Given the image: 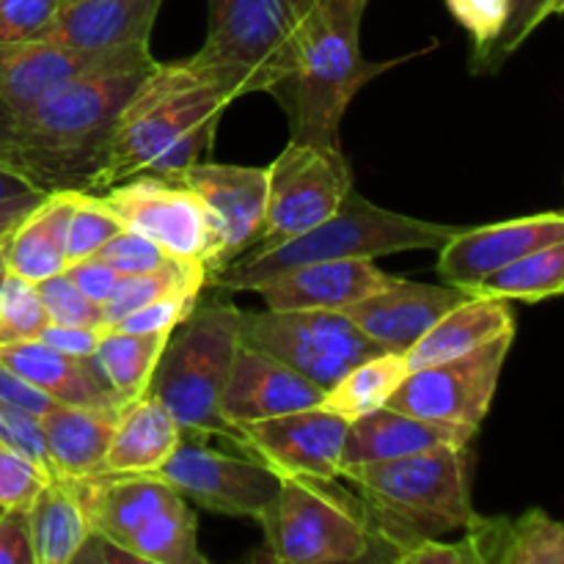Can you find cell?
Here are the masks:
<instances>
[{"label":"cell","instance_id":"cell-1","mask_svg":"<svg viewBox=\"0 0 564 564\" xmlns=\"http://www.w3.org/2000/svg\"><path fill=\"white\" fill-rule=\"evenodd\" d=\"M154 64L152 50L143 47L31 108H0V160L44 193H86L121 108Z\"/></svg>","mask_w":564,"mask_h":564},{"label":"cell","instance_id":"cell-2","mask_svg":"<svg viewBox=\"0 0 564 564\" xmlns=\"http://www.w3.org/2000/svg\"><path fill=\"white\" fill-rule=\"evenodd\" d=\"M229 105V94L191 58L158 61L121 108L86 193H105L135 174L176 176L202 163Z\"/></svg>","mask_w":564,"mask_h":564},{"label":"cell","instance_id":"cell-3","mask_svg":"<svg viewBox=\"0 0 564 564\" xmlns=\"http://www.w3.org/2000/svg\"><path fill=\"white\" fill-rule=\"evenodd\" d=\"M367 6L369 0H308L295 31L290 75L273 91L290 119V141L339 149L352 97L391 66L361 55Z\"/></svg>","mask_w":564,"mask_h":564},{"label":"cell","instance_id":"cell-4","mask_svg":"<svg viewBox=\"0 0 564 564\" xmlns=\"http://www.w3.org/2000/svg\"><path fill=\"white\" fill-rule=\"evenodd\" d=\"M341 477L358 490L372 538L389 549L391 560L424 538L463 532L477 516L468 444L347 466Z\"/></svg>","mask_w":564,"mask_h":564},{"label":"cell","instance_id":"cell-5","mask_svg":"<svg viewBox=\"0 0 564 564\" xmlns=\"http://www.w3.org/2000/svg\"><path fill=\"white\" fill-rule=\"evenodd\" d=\"M460 229L463 226L433 224V220L391 213L350 191L323 224L281 246L251 248L207 281L220 290L253 292L264 281L312 262L378 259L402 251H441Z\"/></svg>","mask_w":564,"mask_h":564},{"label":"cell","instance_id":"cell-6","mask_svg":"<svg viewBox=\"0 0 564 564\" xmlns=\"http://www.w3.org/2000/svg\"><path fill=\"white\" fill-rule=\"evenodd\" d=\"M240 341V308L235 303H196L171 334L149 391L169 408L185 435L224 438L251 455L246 430L224 416V391Z\"/></svg>","mask_w":564,"mask_h":564},{"label":"cell","instance_id":"cell-7","mask_svg":"<svg viewBox=\"0 0 564 564\" xmlns=\"http://www.w3.org/2000/svg\"><path fill=\"white\" fill-rule=\"evenodd\" d=\"M308 0H209L207 39L191 55L231 102L273 94L292 66V44Z\"/></svg>","mask_w":564,"mask_h":564},{"label":"cell","instance_id":"cell-8","mask_svg":"<svg viewBox=\"0 0 564 564\" xmlns=\"http://www.w3.org/2000/svg\"><path fill=\"white\" fill-rule=\"evenodd\" d=\"M336 479L284 477L281 490L257 518L264 545L281 564H350L372 551V529L361 501H352Z\"/></svg>","mask_w":564,"mask_h":564},{"label":"cell","instance_id":"cell-9","mask_svg":"<svg viewBox=\"0 0 564 564\" xmlns=\"http://www.w3.org/2000/svg\"><path fill=\"white\" fill-rule=\"evenodd\" d=\"M240 339L270 352L325 391L358 361L383 352L352 325V319L323 308L240 312Z\"/></svg>","mask_w":564,"mask_h":564},{"label":"cell","instance_id":"cell-10","mask_svg":"<svg viewBox=\"0 0 564 564\" xmlns=\"http://www.w3.org/2000/svg\"><path fill=\"white\" fill-rule=\"evenodd\" d=\"M350 191L352 174L341 147L290 141L268 165V213L253 248L281 246L314 229L336 213Z\"/></svg>","mask_w":564,"mask_h":564},{"label":"cell","instance_id":"cell-11","mask_svg":"<svg viewBox=\"0 0 564 564\" xmlns=\"http://www.w3.org/2000/svg\"><path fill=\"white\" fill-rule=\"evenodd\" d=\"M97 196H102L124 229L149 237L169 257L198 259L213 270L218 235L202 198L180 180L135 174Z\"/></svg>","mask_w":564,"mask_h":564},{"label":"cell","instance_id":"cell-12","mask_svg":"<svg viewBox=\"0 0 564 564\" xmlns=\"http://www.w3.org/2000/svg\"><path fill=\"white\" fill-rule=\"evenodd\" d=\"M512 339H516V330L496 336L488 345L477 347L460 358L413 369L402 380L400 389L391 394L386 408L411 413V416L433 419V422L479 430L490 405H494Z\"/></svg>","mask_w":564,"mask_h":564},{"label":"cell","instance_id":"cell-13","mask_svg":"<svg viewBox=\"0 0 564 564\" xmlns=\"http://www.w3.org/2000/svg\"><path fill=\"white\" fill-rule=\"evenodd\" d=\"M158 474L202 510L253 521L262 516L284 482L279 471L257 457L226 455L187 438H182L171 460Z\"/></svg>","mask_w":564,"mask_h":564},{"label":"cell","instance_id":"cell-14","mask_svg":"<svg viewBox=\"0 0 564 564\" xmlns=\"http://www.w3.org/2000/svg\"><path fill=\"white\" fill-rule=\"evenodd\" d=\"M191 187L207 207L218 235V257L209 275L257 246L268 213V169L257 165L196 163L171 176Z\"/></svg>","mask_w":564,"mask_h":564},{"label":"cell","instance_id":"cell-15","mask_svg":"<svg viewBox=\"0 0 564 564\" xmlns=\"http://www.w3.org/2000/svg\"><path fill=\"white\" fill-rule=\"evenodd\" d=\"M248 452L281 477L339 479L350 422L323 405L246 424Z\"/></svg>","mask_w":564,"mask_h":564},{"label":"cell","instance_id":"cell-16","mask_svg":"<svg viewBox=\"0 0 564 564\" xmlns=\"http://www.w3.org/2000/svg\"><path fill=\"white\" fill-rule=\"evenodd\" d=\"M556 240H564V213H540L460 229L438 251V273L446 284L468 290L496 270Z\"/></svg>","mask_w":564,"mask_h":564},{"label":"cell","instance_id":"cell-17","mask_svg":"<svg viewBox=\"0 0 564 564\" xmlns=\"http://www.w3.org/2000/svg\"><path fill=\"white\" fill-rule=\"evenodd\" d=\"M149 44L121 50H77L69 44L50 42H0V108L25 110L69 83L91 75L99 66L127 58Z\"/></svg>","mask_w":564,"mask_h":564},{"label":"cell","instance_id":"cell-18","mask_svg":"<svg viewBox=\"0 0 564 564\" xmlns=\"http://www.w3.org/2000/svg\"><path fill=\"white\" fill-rule=\"evenodd\" d=\"M64 482L80 505L88 529L124 551L152 518L185 499L160 474H91Z\"/></svg>","mask_w":564,"mask_h":564},{"label":"cell","instance_id":"cell-19","mask_svg":"<svg viewBox=\"0 0 564 564\" xmlns=\"http://www.w3.org/2000/svg\"><path fill=\"white\" fill-rule=\"evenodd\" d=\"M466 297V292L452 284L438 286L397 279L391 286L352 303L341 314L352 319V325L380 350L405 356L449 308Z\"/></svg>","mask_w":564,"mask_h":564},{"label":"cell","instance_id":"cell-20","mask_svg":"<svg viewBox=\"0 0 564 564\" xmlns=\"http://www.w3.org/2000/svg\"><path fill=\"white\" fill-rule=\"evenodd\" d=\"M325 389L284 361L240 341L224 391V416L237 427L323 405Z\"/></svg>","mask_w":564,"mask_h":564},{"label":"cell","instance_id":"cell-21","mask_svg":"<svg viewBox=\"0 0 564 564\" xmlns=\"http://www.w3.org/2000/svg\"><path fill=\"white\" fill-rule=\"evenodd\" d=\"M394 281L397 275L383 273L375 259H336V262L292 268L259 284L253 292H259L264 306L275 312H295V308L345 312L347 306L386 290Z\"/></svg>","mask_w":564,"mask_h":564},{"label":"cell","instance_id":"cell-22","mask_svg":"<svg viewBox=\"0 0 564 564\" xmlns=\"http://www.w3.org/2000/svg\"><path fill=\"white\" fill-rule=\"evenodd\" d=\"M474 433L477 430L460 427V424L433 422V419L411 416V413L394 411V408H378V411L350 422L341 468L422 455V452L441 449V446H466L471 444Z\"/></svg>","mask_w":564,"mask_h":564},{"label":"cell","instance_id":"cell-23","mask_svg":"<svg viewBox=\"0 0 564 564\" xmlns=\"http://www.w3.org/2000/svg\"><path fill=\"white\" fill-rule=\"evenodd\" d=\"M163 0H64L50 42L77 50H121L149 44Z\"/></svg>","mask_w":564,"mask_h":564},{"label":"cell","instance_id":"cell-24","mask_svg":"<svg viewBox=\"0 0 564 564\" xmlns=\"http://www.w3.org/2000/svg\"><path fill=\"white\" fill-rule=\"evenodd\" d=\"M119 405H55L39 419L55 477L102 474L105 455L119 422Z\"/></svg>","mask_w":564,"mask_h":564},{"label":"cell","instance_id":"cell-25","mask_svg":"<svg viewBox=\"0 0 564 564\" xmlns=\"http://www.w3.org/2000/svg\"><path fill=\"white\" fill-rule=\"evenodd\" d=\"M185 438L169 408L149 391L121 405L102 474H158Z\"/></svg>","mask_w":564,"mask_h":564},{"label":"cell","instance_id":"cell-26","mask_svg":"<svg viewBox=\"0 0 564 564\" xmlns=\"http://www.w3.org/2000/svg\"><path fill=\"white\" fill-rule=\"evenodd\" d=\"M477 564H564V521L545 510L521 518H482L463 529Z\"/></svg>","mask_w":564,"mask_h":564},{"label":"cell","instance_id":"cell-27","mask_svg":"<svg viewBox=\"0 0 564 564\" xmlns=\"http://www.w3.org/2000/svg\"><path fill=\"white\" fill-rule=\"evenodd\" d=\"M0 364L61 405H119L91 358L64 356L42 339L0 345Z\"/></svg>","mask_w":564,"mask_h":564},{"label":"cell","instance_id":"cell-28","mask_svg":"<svg viewBox=\"0 0 564 564\" xmlns=\"http://www.w3.org/2000/svg\"><path fill=\"white\" fill-rule=\"evenodd\" d=\"M75 191H50L42 202L6 235L3 264L11 273L42 284L66 270V226Z\"/></svg>","mask_w":564,"mask_h":564},{"label":"cell","instance_id":"cell-29","mask_svg":"<svg viewBox=\"0 0 564 564\" xmlns=\"http://www.w3.org/2000/svg\"><path fill=\"white\" fill-rule=\"evenodd\" d=\"M516 330V317L507 301L494 297H471L457 303L455 308L444 314L411 350L405 352L408 369L433 367V364L452 361L477 347L488 345L496 336H505Z\"/></svg>","mask_w":564,"mask_h":564},{"label":"cell","instance_id":"cell-30","mask_svg":"<svg viewBox=\"0 0 564 564\" xmlns=\"http://www.w3.org/2000/svg\"><path fill=\"white\" fill-rule=\"evenodd\" d=\"M33 564H72L88 540L86 516L61 477H50L25 510Z\"/></svg>","mask_w":564,"mask_h":564},{"label":"cell","instance_id":"cell-31","mask_svg":"<svg viewBox=\"0 0 564 564\" xmlns=\"http://www.w3.org/2000/svg\"><path fill=\"white\" fill-rule=\"evenodd\" d=\"M171 334H130V330L108 328L91 356L94 369L119 405L149 394L154 369L163 358Z\"/></svg>","mask_w":564,"mask_h":564},{"label":"cell","instance_id":"cell-32","mask_svg":"<svg viewBox=\"0 0 564 564\" xmlns=\"http://www.w3.org/2000/svg\"><path fill=\"white\" fill-rule=\"evenodd\" d=\"M405 356L400 352H375V356L364 358L356 367L347 369L323 397L325 411H334L345 416L347 422L367 416V413L386 408L402 380L408 378Z\"/></svg>","mask_w":564,"mask_h":564},{"label":"cell","instance_id":"cell-33","mask_svg":"<svg viewBox=\"0 0 564 564\" xmlns=\"http://www.w3.org/2000/svg\"><path fill=\"white\" fill-rule=\"evenodd\" d=\"M471 297H494V301L540 303L564 295V240L538 248L518 262L496 270L479 284L463 290Z\"/></svg>","mask_w":564,"mask_h":564},{"label":"cell","instance_id":"cell-34","mask_svg":"<svg viewBox=\"0 0 564 564\" xmlns=\"http://www.w3.org/2000/svg\"><path fill=\"white\" fill-rule=\"evenodd\" d=\"M207 264L198 262V259L180 257H169L160 268L147 270V273L121 275L113 297L105 303L108 328H113L121 317H127L135 308L147 306V303L163 301V297L198 295L204 290V284H207Z\"/></svg>","mask_w":564,"mask_h":564},{"label":"cell","instance_id":"cell-35","mask_svg":"<svg viewBox=\"0 0 564 564\" xmlns=\"http://www.w3.org/2000/svg\"><path fill=\"white\" fill-rule=\"evenodd\" d=\"M127 551L138 562L147 564H204L207 560L198 551V523L191 501L169 507L147 523L135 538L127 543Z\"/></svg>","mask_w":564,"mask_h":564},{"label":"cell","instance_id":"cell-36","mask_svg":"<svg viewBox=\"0 0 564 564\" xmlns=\"http://www.w3.org/2000/svg\"><path fill=\"white\" fill-rule=\"evenodd\" d=\"M47 325L39 284L11 273L9 268L0 270V345L39 339Z\"/></svg>","mask_w":564,"mask_h":564},{"label":"cell","instance_id":"cell-37","mask_svg":"<svg viewBox=\"0 0 564 564\" xmlns=\"http://www.w3.org/2000/svg\"><path fill=\"white\" fill-rule=\"evenodd\" d=\"M124 229L97 193L75 191L69 226H66V268L94 257L110 237Z\"/></svg>","mask_w":564,"mask_h":564},{"label":"cell","instance_id":"cell-38","mask_svg":"<svg viewBox=\"0 0 564 564\" xmlns=\"http://www.w3.org/2000/svg\"><path fill=\"white\" fill-rule=\"evenodd\" d=\"M551 0H510V17L507 25L494 42L485 50H477L471 61L474 72H496L501 69L507 58L527 42L534 33V28L543 20H549Z\"/></svg>","mask_w":564,"mask_h":564},{"label":"cell","instance_id":"cell-39","mask_svg":"<svg viewBox=\"0 0 564 564\" xmlns=\"http://www.w3.org/2000/svg\"><path fill=\"white\" fill-rule=\"evenodd\" d=\"M44 312H47L50 325H83V328H108L102 303L83 295L66 273L53 275V279L39 284Z\"/></svg>","mask_w":564,"mask_h":564},{"label":"cell","instance_id":"cell-40","mask_svg":"<svg viewBox=\"0 0 564 564\" xmlns=\"http://www.w3.org/2000/svg\"><path fill=\"white\" fill-rule=\"evenodd\" d=\"M64 0H0V42H39L47 39Z\"/></svg>","mask_w":564,"mask_h":564},{"label":"cell","instance_id":"cell-41","mask_svg":"<svg viewBox=\"0 0 564 564\" xmlns=\"http://www.w3.org/2000/svg\"><path fill=\"white\" fill-rule=\"evenodd\" d=\"M50 474L42 466L0 441V510H22L31 507Z\"/></svg>","mask_w":564,"mask_h":564},{"label":"cell","instance_id":"cell-42","mask_svg":"<svg viewBox=\"0 0 564 564\" xmlns=\"http://www.w3.org/2000/svg\"><path fill=\"white\" fill-rule=\"evenodd\" d=\"M91 259L108 264V268L119 275H135L160 268V264L169 259V253H165L158 242L149 240V237L130 229H121L119 235L110 237Z\"/></svg>","mask_w":564,"mask_h":564},{"label":"cell","instance_id":"cell-43","mask_svg":"<svg viewBox=\"0 0 564 564\" xmlns=\"http://www.w3.org/2000/svg\"><path fill=\"white\" fill-rule=\"evenodd\" d=\"M449 14L471 33L474 53L485 50L507 25L510 0H446Z\"/></svg>","mask_w":564,"mask_h":564},{"label":"cell","instance_id":"cell-44","mask_svg":"<svg viewBox=\"0 0 564 564\" xmlns=\"http://www.w3.org/2000/svg\"><path fill=\"white\" fill-rule=\"evenodd\" d=\"M198 295H180V297H163V301L147 303V306L135 308L127 317H121L113 328L130 330V334H174L187 314L196 308Z\"/></svg>","mask_w":564,"mask_h":564},{"label":"cell","instance_id":"cell-45","mask_svg":"<svg viewBox=\"0 0 564 564\" xmlns=\"http://www.w3.org/2000/svg\"><path fill=\"white\" fill-rule=\"evenodd\" d=\"M0 405L17 408V411L31 413V416L42 419L44 413L53 411L58 402L50 400L44 391H39L36 386L28 383L25 378H20L17 372H11L6 364H0Z\"/></svg>","mask_w":564,"mask_h":564},{"label":"cell","instance_id":"cell-46","mask_svg":"<svg viewBox=\"0 0 564 564\" xmlns=\"http://www.w3.org/2000/svg\"><path fill=\"white\" fill-rule=\"evenodd\" d=\"M397 564H477L466 538L463 543H441L438 538H424L408 545L394 556Z\"/></svg>","mask_w":564,"mask_h":564},{"label":"cell","instance_id":"cell-47","mask_svg":"<svg viewBox=\"0 0 564 564\" xmlns=\"http://www.w3.org/2000/svg\"><path fill=\"white\" fill-rule=\"evenodd\" d=\"M64 273L69 275L72 284H75L83 295L91 297V301H97V303H102V306L110 301V297H113L116 286H119V279H121V275L113 273L108 264L97 262V259H91V257L83 259V262L69 264Z\"/></svg>","mask_w":564,"mask_h":564},{"label":"cell","instance_id":"cell-48","mask_svg":"<svg viewBox=\"0 0 564 564\" xmlns=\"http://www.w3.org/2000/svg\"><path fill=\"white\" fill-rule=\"evenodd\" d=\"M108 328H83V325H47L39 339L72 358H91L97 352L99 339Z\"/></svg>","mask_w":564,"mask_h":564},{"label":"cell","instance_id":"cell-49","mask_svg":"<svg viewBox=\"0 0 564 564\" xmlns=\"http://www.w3.org/2000/svg\"><path fill=\"white\" fill-rule=\"evenodd\" d=\"M0 564H33L22 510H0Z\"/></svg>","mask_w":564,"mask_h":564},{"label":"cell","instance_id":"cell-50","mask_svg":"<svg viewBox=\"0 0 564 564\" xmlns=\"http://www.w3.org/2000/svg\"><path fill=\"white\" fill-rule=\"evenodd\" d=\"M42 198H44V191H28V193H22V196L0 202V237L9 235V231L14 229V226L20 224V220L25 218V215L31 213L39 202H42Z\"/></svg>","mask_w":564,"mask_h":564},{"label":"cell","instance_id":"cell-51","mask_svg":"<svg viewBox=\"0 0 564 564\" xmlns=\"http://www.w3.org/2000/svg\"><path fill=\"white\" fill-rule=\"evenodd\" d=\"M28 191H39V187H33L25 176L17 174L11 165H6L3 160H0V202L22 196V193H28Z\"/></svg>","mask_w":564,"mask_h":564},{"label":"cell","instance_id":"cell-52","mask_svg":"<svg viewBox=\"0 0 564 564\" xmlns=\"http://www.w3.org/2000/svg\"><path fill=\"white\" fill-rule=\"evenodd\" d=\"M554 14H564V0H551L549 17H554Z\"/></svg>","mask_w":564,"mask_h":564},{"label":"cell","instance_id":"cell-53","mask_svg":"<svg viewBox=\"0 0 564 564\" xmlns=\"http://www.w3.org/2000/svg\"><path fill=\"white\" fill-rule=\"evenodd\" d=\"M3 240H6V237H0V270L6 268V264H3Z\"/></svg>","mask_w":564,"mask_h":564}]
</instances>
